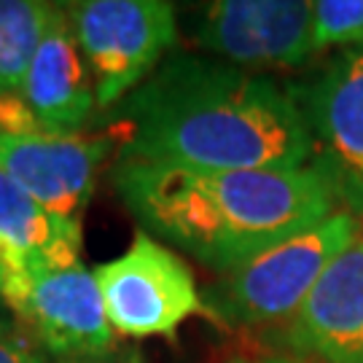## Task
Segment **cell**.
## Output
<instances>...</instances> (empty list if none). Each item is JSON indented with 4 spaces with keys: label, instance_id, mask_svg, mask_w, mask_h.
<instances>
[{
    "label": "cell",
    "instance_id": "17",
    "mask_svg": "<svg viewBox=\"0 0 363 363\" xmlns=\"http://www.w3.org/2000/svg\"><path fill=\"white\" fill-rule=\"evenodd\" d=\"M54 363H145V358L135 347H113L100 355L89 358H73V361H54Z\"/></svg>",
    "mask_w": 363,
    "mask_h": 363
},
{
    "label": "cell",
    "instance_id": "6",
    "mask_svg": "<svg viewBox=\"0 0 363 363\" xmlns=\"http://www.w3.org/2000/svg\"><path fill=\"white\" fill-rule=\"evenodd\" d=\"M9 304L22 331L52 361L89 358L116 347V331L105 315L94 269L81 261L25 272Z\"/></svg>",
    "mask_w": 363,
    "mask_h": 363
},
{
    "label": "cell",
    "instance_id": "11",
    "mask_svg": "<svg viewBox=\"0 0 363 363\" xmlns=\"http://www.w3.org/2000/svg\"><path fill=\"white\" fill-rule=\"evenodd\" d=\"M19 97L38 130L49 135H76L94 116V78L73 35L65 6L54 3L49 27L33 54Z\"/></svg>",
    "mask_w": 363,
    "mask_h": 363
},
{
    "label": "cell",
    "instance_id": "3",
    "mask_svg": "<svg viewBox=\"0 0 363 363\" xmlns=\"http://www.w3.org/2000/svg\"><path fill=\"white\" fill-rule=\"evenodd\" d=\"M361 226L352 210L339 208L307 232L220 274L202 294L205 312L229 325L291 320L328 264L361 234Z\"/></svg>",
    "mask_w": 363,
    "mask_h": 363
},
{
    "label": "cell",
    "instance_id": "2",
    "mask_svg": "<svg viewBox=\"0 0 363 363\" xmlns=\"http://www.w3.org/2000/svg\"><path fill=\"white\" fill-rule=\"evenodd\" d=\"M111 181L140 229L226 274L337 213L334 172L320 159L296 169H194L113 162Z\"/></svg>",
    "mask_w": 363,
    "mask_h": 363
},
{
    "label": "cell",
    "instance_id": "15",
    "mask_svg": "<svg viewBox=\"0 0 363 363\" xmlns=\"http://www.w3.org/2000/svg\"><path fill=\"white\" fill-rule=\"evenodd\" d=\"M25 272H30V269L22 264V259L13 253L11 247H6L0 242V337H9V334H19L22 331V325L16 320L9 298H11L13 288H16L19 277Z\"/></svg>",
    "mask_w": 363,
    "mask_h": 363
},
{
    "label": "cell",
    "instance_id": "5",
    "mask_svg": "<svg viewBox=\"0 0 363 363\" xmlns=\"http://www.w3.org/2000/svg\"><path fill=\"white\" fill-rule=\"evenodd\" d=\"M94 277L113 331L130 339L172 337L186 318L205 310L191 269L143 229L118 259L94 267Z\"/></svg>",
    "mask_w": 363,
    "mask_h": 363
},
{
    "label": "cell",
    "instance_id": "14",
    "mask_svg": "<svg viewBox=\"0 0 363 363\" xmlns=\"http://www.w3.org/2000/svg\"><path fill=\"white\" fill-rule=\"evenodd\" d=\"M315 49H347L363 43V0H315L312 3Z\"/></svg>",
    "mask_w": 363,
    "mask_h": 363
},
{
    "label": "cell",
    "instance_id": "10",
    "mask_svg": "<svg viewBox=\"0 0 363 363\" xmlns=\"http://www.w3.org/2000/svg\"><path fill=\"white\" fill-rule=\"evenodd\" d=\"M283 339L328 363H363V229L320 274Z\"/></svg>",
    "mask_w": 363,
    "mask_h": 363
},
{
    "label": "cell",
    "instance_id": "12",
    "mask_svg": "<svg viewBox=\"0 0 363 363\" xmlns=\"http://www.w3.org/2000/svg\"><path fill=\"white\" fill-rule=\"evenodd\" d=\"M0 242L11 247L27 269H57L78 264L81 220L62 218L43 208L0 169Z\"/></svg>",
    "mask_w": 363,
    "mask_h": 363
},
{
    "label": "cell",
    "instance_id": "9",
    "mask_svg": "<svg viewBox=\"0 0 363 363\" xmlns=\"http://www.w3.org/2000/svg\"><path fill=\"white\" fill-rule=\"evenodd\" d=\"M296 100L342 196L363 202V43L337 49Z\"/></svg>",
    "mask_w": 363,
    "mask_h": 363
},
{
    "label": "cell",
    "instance_id": "7",
    "mask_svg": "<svg viewBox=\"0 0 363 363\" xmlns=\"http://www.w3.org/2000/svg\"><path fill=\"white\" fill-rule=\"evenodd\" d=\"M194 43L242 70H291L318 54L307 0H216L194 22Z\"/></svg>",
    "mask_w": 363,
    "mask_h": 363
},
{
    "label": "cell",
    "instance_id": "18",
    "mask_svg": "<svg viewBox=\"0 0 363 363\" xmlns=\"http://www.w3.org/2000/svg\"><path fill=\"white\" fill-rule=\"evenodd\" d=\"M267 363H291V361H267Z\"/></svg>",
    "mask_w": 363,
    "mask_h": 363
},
{
    "label": "cell",
    "instance_id": "4",
    "mask_svg": "<svg viewBox=\"0 0 363 363\" xmlns=\"http://www.w3.org/2000/svg\"><path fill=\"white\" fill-rule=\"evenodd\" d=\"M65 11L94 78L97 111L124 103L178 40V13L164 0H78Z\"/></svg>",
    "mask_w": 363,
    "mask_h": 363
},
{
    "label": "cell",
    "instance_id": "8",
    "mask_svg": "<svg viewBox=\"0 0 363 363\" xmlns=\"http://www.w3.org/2000/svg\"><path fill=\"white\" fill-rule=\"evenodd\" d=\"M111 145V135L84 132L0 135V169L43 208L81 220Z\"/></svg>",
    "mask_w": 363,
    "mask_h": 363
},
{
    "label": "cell",
    "instance_id": "13",
    "mask_svg": "<svg viewBox=\"0 0 363 363\" xmlns=\"http://www.w3.org/2000/svg\"><path fill=\"white\" fill-rule=\"evenodd\" d=\"M52 11L54 3L0 0V97L19 94Z\"/></svg>",
    "mask_w": 363,
    "mask_h": 363
},
{
    "label": "cell",
    "instance_id": "1",
    "mask_svg": "<svg viewBox=\"0 0 363 363\" xmlns=\"http://www.w3.org/2000/svg\"><path fill=\"white\" fill-rule=\"evenodd\" d=\"M116 162L194 169H296L318 145L296 91L210 54L172 52L113 111Z\"/></svg>",
    "mask_w": 363,
    "mask_h": 363
},
{
    "label": "cell",
    "instance_id": "19",
    "mask_svg": "<svg viewBox=\"0 0 363 363\" xmlns=\"http://www.w3.org/2000/svg\"><path fill=\"white\" fill-rule=\"evenodd\" d=\"M361 229H363V226H361Z\"/></svg>",
    "mask_w": 363,
    "mask_h": 363
},
{
    "label": "cell",
    "instance_id": "16",
    "mask_svg": "<svg viewBox=\"0 0 363 363\" xmlns=\"http://www.w3.org/2000/svg\"><path fill=\"white\" fill-rule=\"evenodd\" d=\"M0 363H54L25 331L0 337Z\"/></svg>",
    "mask_w": 363,
    "mask_h": 363
}]
</instances>
